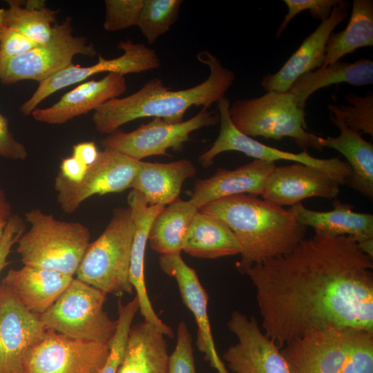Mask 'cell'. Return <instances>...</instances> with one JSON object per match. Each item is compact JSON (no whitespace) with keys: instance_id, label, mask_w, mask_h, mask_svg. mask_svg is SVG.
<instances>
[{"instance_id":"1","label":"cell","mask_w":373,"mask_h":373,"mask_svg":"<svg viewBox=\"0 0 373 373\" xmlns=\"http://www.w3.org/2000/svg\"><path fill=\"white\" fill-rule=\"evenodd\" d=\"M373 257L349 236L315 231L249 269L265 334L280 350L313 328L373 331Z\"/></svg>"},{"instance_id":"2","label":"cell","mask_w":373,"mask_h":373,"mask_svg":"<svg viewBox=\"0 0 373 373\" xmlns=\"http://www.w3.org/2000/svg\"><path fill=\"white\" fill-rule=\"evenodd\" d=\"M197 59L209 68V77L204 82L173 90L161 79L153 78L134 93L111 99L96 109L92 117L96 130L110 135L129 122L151 117L178 124L183 122L189 108H209L220 101L234 81L233 72L224 67L210 52H200Z\"/></svg>"},{"instance_id":"3","label":"cell","mask_w":373,"mask_h":373,"mask_svg":"<svg viewBox=\"0 0 373 373\" xmlns=\"http://www.w3.org/2000/svg\"><path fill=\"white\" fill-rule=\"evenodd\" d=\"M198 211L220 220L233 233L241 247L236 267L244 274L257 264L291 251L305 238L307 229L288 210L253 195L224 198Z\"/></svg>"},{"instance_id":"4","label":"cell","mask_w":373,"mask_h":373,"mask_svg":"<svg viewBox=\"0 0 373 373\" xmlns=\"http://www.w3.org/2000/svg\"><path fill=\"white\" fill-rule=\"evenodd\" d=\"M291 373H373V331L313 328L280 349Z\"/></svg>"},{"instance_id":"5","label":"cell","mask_w":373,"mask_h":373,"mask_svg":"<svg viewBox=\"0 0 373 373\" xmlns=\"http://www.w3.org/2000/svg\"><path fill=\"white\" fill-rule=\"evenodd\" d=\"M25 220L30 228L17 242L23 265L74 277L90 243L89 229L79 222L57 220L39 209L26 212Z\"/></svg>"},{"instance_id":"6","label":"cell","mask_w":373,"mask_h":373,"mask_svg":"<svg viewBox=\"0 0 373 373\" xmlns=\"http://www.w3.org/2000/svg\"><path fill=\"white\" fill-rule=\"evenodd\" d=\"M133 233L129 208H115L104 231L88 244L76 278L106 294H132L128 276Z\"/></svg>"},{"instance_id":"7","label":"cell","mask_w":373,"mask_h":373,"mask_svg":"<svg viewBox=\"0 0 373 373\" xmlns=\"http://www.w3.org/2000/svg\"><path fill=\"white\" fill-rule=\"evenodd\" d=\"M229 114L234 126L251 137H291L303 151L307 147L322 150L319 136L307 131L305 110L289 90L269 91L260 97L236 100L230 105Z\"/></svg>"},{"instance_id":"8","label":"cell","mask_w":373,"mask_h":373,"mask_svg":"<svg viewBox=\"0 0 373 373\" xmlns=\"http://www.w3.org/2000/svg\"><path fill=\"white\" fill-rule=\"evenodd\" d=\"M106 294L73 278L55 303L41 316L46 329L68 337L110 345L117 329L104 309Z\"/></svg>"},{"instance_id":"9","label":"cell","mask_w":373,"mask_h":373,"mask_svg":"<svg viewBox=\"0 0 373 373\" xmlns=\"http://www.w3.org/2000/svg\"><path fill=\"white\" fill-rule=\"evenodd\" d=\"M97 50L87 38L73 35L72 18L55 23L50 39L20 56L0 61V82L12 84L23 80L40 82L73 64L77 55L90 57Z\"/></svg>"},{"instance_id":"10","label":"cell","mask_w":373,"mask_h":373,"mask_svg":"<svg viewBox=\"0 0 373 373\" xmlns=\"http://www.w3.org/2000/svg\"><path fill=\"white\" fill-rule=\"evenodd\" d=\"M217 103L220 131L210 149L199 157L198 161L204 167L212 165L218 155L235 151L254 160L274 162L277 160H286L318 168L329 173L339 184H346L351 175L349 164L339 157L317 158L310 155L307 150L298 153L287 152L260 143L243 134L234 126L230 119L229 108L231 104L229 99L224 97Z\"/></svg>"},{"instance_id":"11","label":"cell","mask_w":373,"mask_h":373,"mask_svg":"<svg viewBox=\"0 0 373 373\" xmlns=\"http://www.w3.org/2000/svg\"><path fill=\"white\" fill-rule=\"evenodd\" d=\"M219 115L203 107L193 117L178 124L154 117L131 132L115 131L104 137V149H111L141 160L152 155H169L167 150L181 151L190 140V134L202 127L216 124Z\"/></svg>"},{"instance_id":"12","label":"cell","mask_w":373,"mask_h":373,"mask_svg":"<svg viewBox=\"0 0 373 373\" xmlns=\"http://www.w3.org/2000/svg\"><path fill=\"white\" fill-rule=\"evenodd\" d=\"M110 352L107 344L68 337L46 329L23 359V373H100Z\"/></svg>"},{"instance_id":"13","label":"cell","mask_w":373,"mask_h":373,"mask_svg":"<svg viewBox=\"0 0 373 373\" xmlns=\"http://www.w3.org/2000/svg\"><path fill=\"white\" fill-rule=\"evenodd\" d=\"M117 48L123 51L118 57L106 59L99 55L97 63L86 67L73 63L39 82L31 97L20 106V112L24 115H31L38 105L52 94L98 73H114L124 76L152 70L160 66V60L155 51L144 44H135L131 40L121 41Z\"/></svg>"},{"instance_id":"14","label":"cell","mask_w":373,"mask_h":373,"mask_svg":"<svg viewBox=\"0 0 373 373\" xmlns=\"http://www.w3.org/2000/svg\"><path fill=\"white\" fill-rule=\"evenodd\" d=\"M140 161L104 149L80 182H70L58 173L55 179V189L61 209L70 214L94 195L119 193L130 189Z\"/></svg>"},{"instance_id":"15","label":"cell","mask_w":373,"mask_h":373,"mask_svg":"<svg viewBox=\"0 0 373 373\" xmlns=\"http://www.w3.org/2000/svg\"><path fill=\"white\" fill-rule=\"evenodd\" d=\"M237 343L223 354L233 373H291L280 350L261 331L254 316L233 311L227 322Z\"/></svg>"},{"instance_id":"16","label":"cell","mask_w":373,"mask_h":373,"mask_svg":"<svg viewBox=\"0 0 373 373\" xmlns=\"http://www.w3.org/2000/svg\"><path fill=\"white\" fill-rule=\"evenodd\" d=\"M45 328L40 315L27 309L14 293L0 284V373H23L27 351Z\"/></svg>"},{"instance_id":"17","label":"cell","mask_w":373,"mask_h":373,"mask_svg":"<svg viewBox=\"0 0 373 373\" xmlns=\"http://www.w3.org/2000/svg\"><path fill=\"white\" fill-rule=\"evenodd\" d=\"M162 271L176 280L184 304L191 312L197 324L196 346L218 373H229L216 348L208 316L209 296L194 269L181 254L160 255Z\"/></svg>"},{"instance_id":"18","label":"cell","mask_w":373,"mask_h":373,"mask_svg":"<svg viewBox=\"0 0 373 373\" xmlns=\"http://www.w3.org/2000/svg\"><path fill=\"white\" fill-rule=\"evenodd\" d=\"M339 185L327 172L294 162L275 167L260 196L280 207L293 206L309 198H336L340 191Z\"/></svg>"},{"instance_id":"19","label":"cell","mask_w":373,"mask_h":373,"mask_svg":"<svg viewBox=\"0 0 373 373\" xmlns=\"http://www.w3.org/2000/svg\"><path fill=\"white\" fill-rule=\"evenodd\" d=\"M350 3L340 0L326 19L303 41L283 66L274 74L265 76L260 85L267 92L288 91L301 76L321 68L325 57L329 35L347 16Z\"/></svg>"},{"instance_id":"20","label":"cell","mask_w":373,"mask_h":373,"mask_svg":"<svg viewBox=\"0 0 373 373\" xmlns=\"http://www.w3.org/2000/svg\"><path fill=\"white\" fill-rule=\"evenodd\" d=\"M128 204L134 224L131 252L129 282L136 291L140 312L144 321L155 325L166 336L173 338L171 327L157 316L150 300L144 279V255L151 224L164 205H149L144 195L132 189L128 195Z\"/></svg>"},{"instance_id":"21","label":"cell","mask_w":373,"mask_h":373,"mask_svg":"<svg viewBox=\"0 0 373 373\" xmlns=\"http://www.w3.org/2000/svg\"><path fill=\"white\" fill-rule=\"evenodd\" d=\"M126 88L124 75L110 73L99 80L91 79L79 84L52 106L37 108L31 115L40 122L62 124L91 111H95L105 102L119 97Z\"/></svg>"},{"instance_id":"22","label":"cell","mask_w":373,"mask_h":373,"mask_svg":"<svg viewBox=\"0 0 373 373\" xmlns=\"http://www.w3.org/2000/svg\"><path fill=\"white\" fill-rule=\"evenodd\" d=\"M275 162L254 160L233 170L218 169L210 178L195 182L189 200L199 209L224 198L249 194L261 195Z\"/></svg>"},{"instance_id":"23","label":"cell","mask_w":373,"mask_h":373,"mask_svg":"<svg viewBox=\"0 0 373 373\" xmlns=\"http://www.w3.org/2000/svg\"><path fill=\"white\" fill-rule=\"evenodd\" d=\"M74 277L51 269L24 265L10 269L1 284L30 312L41 315L67 288Z\"/></svg>"},{"instance_id":"24","label":"cell","mask_w":373,"mask_h":373,"mask_svg":"<svg viewBox=\"0 0 373 373\" xmlns=\"http://www.w3.org/2000/svg\"><path fill=\"white\" fill-rule=\"evenodd\" d=\"M332 122L338 128L337 137H318L321 148H332L341 153L351 169L346 184L370 200L373 199V144L361 133L345 125L342 119L330 113Z\"/></svg>"},{"instance_id":"25","label":"cell","mask_w":373,"mask_h":373,"mask_svg":"<svg viewBox=\"0 0 373 373\" xmlns=\"http://www.w3.org/2000/svg\"><path fill=\"white\" fill-rule=\"evenodd\" d=\"M195 172L186 159L168 163L140 161L131 188L142 193L149 205L166 206L178 198L183 182Z\"/></svg>"},{"instance_id":"26","label":"cell","mask_w":373,"mask_h":373,"mask_svg":"<svg viewBox=\"0 0 373 373\" xmlns=\"http://www.w3.org/2000/svg\"><path fill=\"white\" fill-rule=\"evenodd\" d=\"M328 211L309 209L301 203L287 209L300 224L331 236H349L357 242L373 238V215L352 210L347 203L338 199Z\"/></svg>"},{"instance_id":"27","label":"cell","mask_w":373,"mask_h":373,"mask_svg":"<svg viewBox=\"0 0 373 373\" xmlns=\"http://www.w3.org/2000/svg\"><path fill=\"white\" fill-rule=\"evenodd\" d=\"M164 336L145 321L131 327L117 373H168L170 355Z\"/></svg>"},{"instance_id":"28","label":"cell","mask_w":373,"mask_h":373,"mask_svg":"<svg viewBox=\"0 0 373 373\" xmlns=\"http://www.w3.org/2000/svg\"><path fill=\"white\" fill-rule=\"evenodd\" d=\"M182 251L194 257L216 259L240 254L241 247L222 221L198 211L185 237Z\"/></svg>"},{"instance_id":"29","label":"cell","mask_w":373,"mask_h":373,"mask_svg":"<svg viewBox=\"0 0 373 373\" xmlns=\"http://www.w3.org/2000/svg\"><path fill=\"white\" fill-rule=\"evenodd\" d=\"M339 83L361 86L373 83V61L362 58L355 62L336 61L321 67L299 77L289 90L305 110L307 99L324 87Z\"/></svg>"},{"instance_id":"30","label":"cell","mask_w":373,"mask_h":373,"mask_svg":"<svg viewBox=\"0 0 373 373\" xmlns=\"http://www.w3.org/2000/svg\"><path fill=\"white\" fill-rule=\"evenodd\" d=\"M198 209L178 198L155 218L149 232L150 247L160 255L181 254L184 241Z\"/></svg>"},{"instance_id":"31","label":"cell","mask_w":373,"mask_h":373,"mask_svg":"<svg viewBox=\"0 0 373 373\" xmlns=\"http://www.w3.org/2000/svg\"><path fill=\"white\" fill-rule=\"evenodd\" d=\"M373 46V1L354 0L349 22L343 30L332 32L321 67H326L356 50Z\"/></svg>"},{"instance_id":"32","label":"cell","mask_w":373,"mask_h":373,"mask_svg":"<svg viewBox=\"0 0 373 373\" xmlns=\"http://www.w3.org/2000/svg\"><path fill=\"white\" fill-rule=\"evenodd\" d=\"M8 7L0 8V24L10 27L37 44L47 42L56 23L55 10L44 0H8Z\"/></svg>"},{"instance_id":"33","label":"cell","mask_w":373,"mask_h":373,"mask_svg":"<svg viewBox=\"0 0 373 373\" xmlns=\"http://www.w3.org/2000/svg\"><path fill=\"white\" fill-rule=\"evenodd\" d=\"M182 0H144L137 27L149 44L169 30L178 20Z\"/></svg>"},{"instance_id":"34","label":"cell","mask_w":373,"mask_h":373,"mask_svg":"<svg viewBox=\"0 0 373 373\" xmlns=\"http://www.w3.org/2000/svg\"><path fill=\"white\" fill-rule=\"evenodd\" d=\"M345 99L347 104H329L328 108L331 113L341 117L350 128L373 137L372 93L369 92L362 97L349 92Z\"/></svg>"},{"instance_id":"35","label":"cell","mask_w":373,"mask_h":373,"mask_svg":"<svg viewBox=\"0 0 373 373\" xmlns=\"http://www.w3.org/2000/svg\"><path fill=\"white\" fill-rule=\"evenodd\" d=\"M117 307L116 332L109 345L110 352L107 361L100 373H117L124 354L133 319L140 309L138 298L135 296L126 305H123L119 298Z\"/></svg>"},{"instance_id":"36","label":"cell","mask_w":373,"mask_h":373,"mask_svg":"<svg viewBox=\"0 0 373 373\" xmlns=\"http://www.w3.org/2000/svg\"><path fill=\"white\" fill-rule=\"evenodd\" d=\"M144 0H105L103 28L115 32L137 26Z\"/></svg>"},{"instance_id":"37","label":"cell","mask_w":373,"mask_h":373,"mask_svg":"<svg viewBox=\"0 0 373 373\" xmlns=\"http://www.w3.org/2000/svg\"><path fill=\"white\" fill-rule=\"evenodd\" d=\"M168 373H196L192 338L183 321L178 327L176 345L169 356Z\"/></svg>"},{"instance_id":"38","label":"cell","mask_w":373,"mask_h":373,"mask_svg":"<svg viewBox=\"0 0 373 373\" xmlns=\"http://www.w3.org/2000/svg\"><path fill=\"white\" fill-rule=\"evenodd\" d=\"M340 0H285L287 12L277 29L276 37H280L290 21L304 10H309L316 19H326Z\"/></svg>"},{"instance_id":"39","label":"cell","mask_w":373,"mask_h":373,"mask_svg":"<svg viewBox=\"0 0 373 373\" xmlns=\"http://www.w3.org/2000/svg\"><path fill=\"white\" fill-rule=\"evenodd\" d=\"M39 44L21 32L0 24V61L23 55Z\"/></svg>"},{"instance_id":"40","label":"cell","mask_w":373,"mask_h":373,"mask_svg":"<svg viewBox=\"0 0 373 373\" xmlns=\"http://www.w3.org/2000/svg\"><path fill=\"white\" fill-rule=\"evenodd\" d=\"M24 220L18 215L10 216L0 242V273L8 264L7 258L12 247L18 242L25 232Z\"/></svg>"},{"instance_id":"41","label":"cell","mask_w":373,"mask_h":373,"mask_svg":"<svg viewBox=\"0 0 373 373\" xmlns=\"http://www.w3.org/2000/svg\"><path fill=\"white\" fill-rule=\"evenodd\" d=\"M26 146L17 140L9 128L8 119L0 113V157L12 160H25Z\"/></svg>"},{"instance_id":"42","label":"cell","mask_w":373,"mask_h":373,"mask_svg":"<svg viewBox=\"0 0 373 373\" xmlns=\"http://www.w3.org/2000/svg\"><path fill=\"white\" fill-rule=\"evenodd\" d=\"M59 173L73 182H79L84 178L88 166L73 155L62 159Z\"/></svg>"},{"instance_id":"43","label":"cell","mask_w":373,"mask_h":373,"mask_svg":"<svg viewBox=\"0 0 373 373\" xmlns=\"http://www.w3.org/2000/svg\"><path fill=\"white\" fill-rule=\"evenodd\" d=\"M99 153L94 142H84L73 146L72 155L89 167L96 162Z\"/></svg>"},{"instance_id":"44","label":"cell","mask_w":373,"mask_h":373,"mask_svg":"<svg viewBox=\"0 0 373 373\" xmlns=\"http://www.w3.org/2000/svg\"><path fill=\"white\" fill-rule=\"evenodd\" d=\"M10 212L11 207L6 198L3 191L0 189V215L10 217Z\"/></svg>"},{"instance_id":"45","label":"cell","mask_w":373,"mask_h":373,"mask_svg":"<svg viewBox=\"0 0 373 373\" xmlns=\"http://www.w3.org/2000/svg\"><path fill=\"white\" fill-rule=\"evenodd\" d=\"M358 245L363 252L373 257V238L359 242Z\"/></svg>"},{"instance_id":"46","label":"cell","mask_w":373,"mask_h":373,"mask_svg":"<svg viewBox=\"0 0 373 373\" xmlns=\"http://www.w3.org/2000/svg\"><path fill=\"white\" fill-rule=\"evenodd\" d=\"M9 218L10 217H7L3 215H0V242L2 239L4 230Z\"/></svg>"}]
</instances>
